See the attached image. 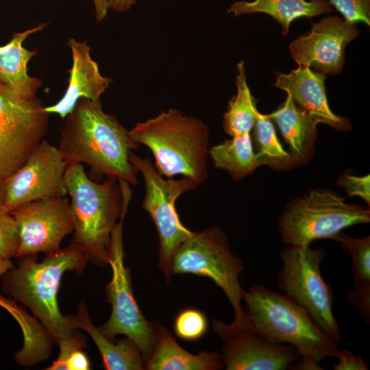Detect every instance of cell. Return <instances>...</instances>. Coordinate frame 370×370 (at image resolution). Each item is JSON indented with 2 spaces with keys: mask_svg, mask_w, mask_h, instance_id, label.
Returning <instances> with one entry per match:
<instances>
[{
  "mask_svg": "<svg viewBox=\"0 0 370 370\" xmlns=\"http://www.w3.org/2000/svg\"><path fill=\"white\" fill-rule=\"evenodd\" d=\"M64 119L57 147L68 165L85 163L97 175L137 185L129 158L139 144L100 101L81 99Z\"/></svg>",
  "mask_w": 370,
  "mask_h": 370,
  "instance_id": "obj_1",
  "label": "cell"
},
{
  "mask_svg": "<svg viewBox=\"0 0 370 370\" xmlns=\"http://www.w3.org/2000/svg\"><path fill=\"white\" fill-rule=\"evenodd\" d=\"M17 258V267L2 277L3 291L31 310L53 342L58 344L72 336L78 330L75 315L61 312L58 293L66 271L84 272L88 262L85 251L71 243L45 254L41 262L37 254Z\"/></svg>",
  "mask_w": 370,
  "mask_h": 370,
  "instance_id": "obj_2",
  "label": "cell"
},
{
  "mask_svg": "<svg viewBox=\"0 0 370 370\" xmlns=\"http://www.w3.org/2000/svg\"><path fill=\"white\" fill-rule=\"evenodd\" d=\"M244 301L247 327L269 343L293 347L301 357L295 369H323L319 363L339 349L338 343L284 294L254 284L245 291Z\"/></svg>",
  "mask_w": 370,
  "mask_h": 370,
  "instance_id": "obj_3",
  "label": "cell"
},
{
  "mask_svg": "<svg viewBox=\"0 0 370 370\" xmlns=\"http://www.w3.org/2000/svg\"><path fill=\"white\" fill-rule=\"evenodd\" d=\"M129 133L152 151L162 175H182L197 185L207 180L209 130L201 121L169 109L138 123Z\"/></svg>",
  "mask_w": 370,
  "mask_h": 370,
  "instance_id": "obj_4",
  "label": "cell"
},
{
  "mask_svg": "<svg viewBox=\"0 0 370 370\" xmlns=\"http://www.w3.org/2000/svg\"><path fill=\"white\" fill-rule=\"evenodd\" d=\"M64 180L73 223L71 243L83 249L91 264L105 267L112 233L123 210L120 184L112 177L95 182L79 163L67 166Z\"/></svg>",
  "mask_w": 370,
  "mask_h": 370,
  "instance_id": "obj_5",
  "label": "cell"
},
{
  "mask_svg": "<svg viewBox=\"0 0 370 370\" xmlns=\"http://www.w3.org/2000/svg\"><path fill=\"white\" fill-rule=\"evenodd\" d=\"M243 270V263L232 252L225 233L214 226L195 232L178 247L171 260L170 275L193 274L212 280L233 308L234 319L231 323L247 327L241 304L245 291L239 282Z\"/></svg>",
  "mask_w": 370,
  "mask_h": 370,
  "instance_id": "obj_6",
  "label": "cell"
},
{
  "mask_svg": "<svg viewBox=\"0 0 370 370\" xmlns=\"http://www.w3.org/2000/svg\"><path fill=\"white\" fill-rule=\"evenodd\" d=\"M369 221V209L347 204L330 191L312 190L287 207L279 226L285 244L308 247L317 239H334L344 229Z\"/></svg>",
  "mask_w": 370,
  "mask_h": 370,
  "instance_id": "obj_7",
  "label": "cell"
},
{
  "mask_svg": "<svg viewBox=\"0 0 370 370\" xmlns=\"http://www.w3.org/2000/svg\"><path fill=\"white\" fill-rule=\"evenodd\" d=\"M123 210L112 233L109 247L108 265L112 269V278L106 285V296L111 304V314L98 328L110 339H116L117 334L132 339L147 362L155 348L160 325L145 319L133 294L130 270L124 262L123 224L127 209Z\"/></svg>",
  "mask_w": 370,
  "mask_h": 370,
  "instance_id": "obj_8",
  "label": "cell"
},
{
  "mask_svg": "<svg viewBox=\"0 0 370 370\" xmlns=\"http://www.w3.org/2000/svg\"><path fill=\"white\" fill-rule=\"evenodd\" d=\"M325 256L323 250L310 247L284 249L280 254L282 266L278 287L303 308L330 338L339 343L341 332L332 310L333 292L320 270Z\"/></svg>",
  "mask_w": 370,
  "mask_h": 370,
  "instance_id": "obj_9",
  "label": "cell"
},
{
  "mask_svg": "<svg viewBox=\"0 0 370 370\" xmlns=\"http://www.w3.org/2000/svg\"><path fill=\"white\" fill-rule=\"evenodd\" d=\"M129 159L143 177L145 193L142 208L149 214L157 230L159 238L158 267L169 280L175 252L195 232L181 222L175 204L181 195L195 189L197 184L185 177L177 180L164 179L149 158H142L133 151L130 153Z\"/></svg>",
  "mask_w": 370,
  "mask_h": 370,
  "instance_id": "obj_10",
  "label": "cell"
},
{
  "mask_svg": "<svg viewBox=\"0 0 370 370\" xmlns=\"http://www.w3.org/2000/svg\"><path fill=\"white\" fill-rule=\"evenodd\" d=\"M49 114L37 97H23L0 84V180L18 169L44 139Z\"/></svg>",
  "mask_w": 370,
  "mask_h": 370,
  "instance_id": "obj_11",
  "label": "cell"
},
{
  "mask_svg": "<svg viewBox=\"0 0 370 370\" xmlns=\"http://www.w3.org/2000/svg\"><path fill=\"white\" fill-rule=\"evenodd\" d=\"M68 164L57 147L43 139L25 163L5 180L3 206L11 212L27 203L65 197Z\"/></svg>",
  "mask_w": 370,
  "mask_h": 370,
  "instance_id": "obj_12",
  "label": "cell"
},
{
  "mask_svg": "<svg viewBox=\"0 0 370 370\" xmlns=\"http://www.w3.org/2000/svg\"><path fill=\"white\" fill-rule=\"evenodd\" d=\"M10 212L19 230L16 258L53 252L60 248L62 239L73 231L70 201L65 197L35 200Z\"/></svg>",
  "mask_w": 370,
  "mask_h": 370,
  "instance_id": "obj_13",
  "label": "cell"
},
{
  "mask_svg": "<svg viewBox=\"0 0 370 370\" xmlns=\"http://www.w3.org/2000/svg\"><path fill=\"white\" fill-rule=\"evenodd\" d=\"M214 331L221 338V358L227 370H286L298 360L291 345L271 343L249 327L212 321Z\"/></svg>",
  "mask_w": 370,
  "mask_h": 370,
  "instance_id": "obj_14",
  "label": "cell"
},
{
  "mask_svg": "<svg viewBox=\"0 0 370 370\" xmlns=\"http://www.w3.org/2000/svg\"><path fill=\"white\" fill-rule=\"evenodd\" d=\"M358 34L356 23L336 16H328L313 23L307 34L292 42L291 54L298 65L336 75L342 69L345 47Z\"/></svg>",
  "mask_w": 370,
  "mask_h": 370,
  "instance_id": "obj_15",
  "label": "cell"
},
{
  "mask_svg": "<svg viewBox=\"0 0 370 370\" xmlns=\"http://www.w3.org/2000/svg\"><path fill=\"white\" fill-rule=\"evenodd\" d=\"M310 68L298 65L288 74L277 73L275 86L286 91L316 124H328L340 131L349 130L348 121L334 114L328 106L325 74L314 72Z\"/></svg>",
  "mask_w": 370,
  "mask_h": 370,
  "instance_id": "obj_16",
  "label": "cell"
},
{
  "mask_svg": "<svg viewBox=\"0 0 370 370\" xmlns=\"http://www.w3.org/2000/svg\"><path fill=\"white\" fill-rule=\"evenodd\" d=\"M73 64L69 70V84L62 99L53 106L45 107L49 114L64 119L81 99L100 101V96L109 87L110 79L99 72L97 63L90 56V48L85 42L73 38L68 41Z\"/></svg>",
  "mask_w": 370,
  "mask_h": 370,
  "instance_id": "obj_17",
  "label": "cell"
},
{
  "mask_svg": "<svg viewBox=\"0 0 370 370\" xmlns=\"http://www.w3.org/2000/svg\"><path fill=\"white\" fill-rule=\"evenodd\" d=\"M46 24H40L31 29L15 33L9 42L0 46V84L15 91L23 97H36L42 84L40 79L27 73V64L36 54L23 46V42L32 34L42 30Z\"/></svg>",
  "mask_w": 370,
  "mask_h": 370,
  "instance_id": "obj_18",
  "label": "cell"
},
{
  "mask_svg": "<svg viewBox=\"0 0 370 370\" xmlns=\"http://www.w3.org/2000/svg\"><path fill=\"white\" fill-rule=\"evenodd\" d=\"M75 319L77 329L86 332L97 347L106 370H143L145 360L136 344L130 338L116 340L103 335L90 317L86 304L82 301Z\"/></svg>",
  "mask_w": 370,
  "mask_h": 370,
  "instance_id": "obj_19",
  "label": "cell"
},
{
  "mask_svg": "<svg viewBox=\"0 0 370 370\" xmlns=\"http://www.w3.org/2000/svg\"><path fill=\"white\" fill-rule=\"evenodd\" d=\"M223 367L221 354L205 350L190 354L178 345L166 328L160 325L155 348L145 369L219 370Z\"/></svg>",
  "mask_w": 370,
  "mask_h": 370,
  "instance_id": "obj_20",
  "label": "cell"
},
{
  "mask_svg": "<svg viewBox=\"0 0 370 370\" xmlns=\"http://www.w3.org/2000/svg\"><path fill=\"white\" fill-rule=\"evenodd\" d=\"M332 5L327 0H254L236 1L227 10L234 16L255 12L272 16L282 27L285 36L293 21L301 16L312 17L332 12Z\"/></svg>",
  "mask_w": 370,
  "mask_h": 370,
  "instance_id": "obj_21",
  "label": "cell"
},
{
  "mask_svg": "<svg viewBox=\"0 0 370 370\" xmlns=\"http://www.w3.org/2000/svg\"><path fill=\"white\" fill-rule=\"evenodd\" d=\"M350 256L354 287L347 294L349 304L367 323H370V236L352 238L343 232L334 238Z\"/></svg>",
  "mask_w": 370,
  "mask_h": 370,
  "instance_id": "obj_22",
  "label": "cell"
},
{
  "mask_svg": "<svg viewBox=\"0 0 370 370\" xmlns=\"http://www.w3.org/2000/svg\"><path fill=\"white\" fill-rule=\"evenodd\" d=\"M266 115L276 123L293 155L303 156L316 136L317 124L288 94L280 107Z\"/></svg>",
  "mask_w": 370,
  "mask_h": 370,
  "instance_id": "obj_23",
  "label": "cell"
},
{
  "mask_svg": "<svg viewBox=\"0 0 370 370\" xmlns=\"http://www.w3.org/2000/svg\"><path fill=\"white\" fill-rule=\"evenodd\" d=\"M208 156L217 168L227 171L235 180L243 178L262 164L254 151L250 133L232 136L210 147Z\"/></svg>",
  "mask_w": 370,
  "mask_h": 370,
  "instance_id": "obj_24",
  "label": "cell"
},
{
  "mask_svg": "<svg viewBox=\"0 0 370 370\" xmlns=\"http://www.w3.org/2000/svg\"><path fill=\"white\" fill-rule=\"evenodd\" d=\"M237 70V94L230 101L223 123L224 131L232 136L250 133L258 112L247 84L243 62L238 64Z\"/></svg>",
  "mask_w": 370,
  "mask_h": 370,
  "instance_id": "obj_25",
  "label": "cell"
},
{
  "mask_svg": "<svg viewBox=\"0 0 370 370\" xmlns=\"http://www.w3.org/2000/svg\"><path fill=\"white\" fill-rule=\"evenodd\" d=\"M254 136L258 147L257 154L262 164L279 163L291 158L280 143L273 125L266 114L257 112Z\"/></svg>",
  "mask_w": 370,
  "mask_h": 370,
  "instance_id": "obj_26",
  "label": "cell"
},
{
  "mask_svg": "<svg viewBox=\"0 0 370 370\" xmlns=\"http://www.w3.org/2000/svg\"><path fill=\"white\" fill-rule=\"evenodd\" d=\"M173 328L179 338L188 341H197L206 332L208 320L202 312L188 308L177 315Z\"/></svg>",
  "mask_w": 370,
  "mask_h": 370,
  "instance_id": "obj_27",
  "label": "cell"
},
{
  "mask_svg": "<svg viewBox=\"0 0 370 370\" xmlns=\"http://www.w3.org/2000/svg\"><path fill=\"white\" fill-rule=\"evenodd\" d=\"M19 246L17 222L3 206H0V254L11 259L16 257Z\"/></svg>",
  "mask_w": 370,
  "mask_h": 370,
  "instance_id": "obj_28",
  "label": "cell"
},
{
  "mask_svg": "<svg viewBox=\"0 0 370 370\" xmlns=\"http://www.w3.org/2000/svg\"><path fill=\"white\" fill-rule=\"evenodd\" d=\"M346 21L370 24V0H330Z\"/></svg>",
  "mask_w": 370,
  "mask_h": 370,
  "instance_id": "obj_29",
  "label": "cell"
},
{
  "mask_svg": "<svg viewBox=\"0 0 370 370\" xmlns=\"http://www.w3.org/2000/svg\"><path fill=\"white\" fill-rule=\"evenodd\" d=\"M60 353L58 358L46 370H67L66 362L71 354L77 349H86L88 344L86 336L77 330L72 336L58 343Z\"/></svg>",
  "mask_w": 370,
  "mask_h": 370,
  "instance_id": "obj_30",
  "label": "cell"
},
{
  "mask_svg": "<svg viewBox=\"0 0 370 370\" xmlns=\"http://www.w3.org/2000/svg\"><path fill=\"white\" fill-rule=\"evenodd\" d=\"M339 184L344 188L349 196H359L369 205V175L357 177L345 174L339 179Z\"/></svg>",
  "mask_w": 370,
  "mask_h": 370,
  "instance_id": "obj_31",
  "label": "cell"
},
{
  "mask_svg": "<svg viewBox=\"0 0 370 370\" xmlns=\"http://www.w3.org/2000/svg\"><path fill=\"white\" fill-rule=\"evenodd\" d=\"M338 362L333 366L334 370H367L368 366L360 356H356L347 349H338L335 356Z\"/></svg>",
  "mask_w": 370,
  "mask_h": 370,
  "instance_id": "obj_32",
  "label": "cell"
},
{
  "mask_svg": "<svg viewBox=\"0 0 370 370\" xmlns=\"http://www.w3.org/2000/svg\"><path fill=\"white\" fill-rule=\"evenodd\" d=\"M67 370H89L90 362L84 349L75 350L69 356L66 362Z\"/></svg>",
  "mask_w": 370,
  "mask_h": 370,
  "instance_id": "obj_33",
  "label": "cell"
},
{
  "mask_svg": "<svg viewBox=\"0 0 370 370\" xmlns=\"http://www.w3.org/2000/svg\"><path fill=\"white\" fill-rule=\"evenodd\" d=\"M97 21L103 20L109 9L108 0H93Z\"/></svg>",
  "mask_w": 370,
  "mask_h": 370,
  "instance_id": "obj_34",
  "label": "cell"
},
{
  "mask_svg": "<svg viewBox=\"0 0 370 370\" xmlns=\"http://www.w3.org/2000/svg\"><path fill=\"white\" fill-rule=\"evenodd\" d=\"M136 0H108L109 8L116 12L127 10L135 3Z\"/></svg>",
  "mask_w": 370,
  "mask_h": 370,
  "instance_id": "obj_35",
  "label": "cell"
},
{
  "mask_svg": "<svg viewBox=\"0 0 370 370\" xmlns=\"http://www.w3.org/2000/svg\"><path fill=\"white\" fill-rule=\"evenodd\" d=\"M14 267L11 259L7 258L0 254V278H2Z\"/></svg>",
  "mask_w": 370,
  "mask_h": 370,
  "instance_id": "obj_36",
  "label": "cell"
},
{
  "mask_svg": "<svg viewBox=\"0 0 370 370\" xmlns=\"http://www.w3.org/2000/svg\"><path fill=\"white\" fill-rule=\"evenodd\" d=\"M5 181L0 180V206H3L5 197Z\"/></svg>",
  "mask_w": 370,
  "mask_h": 370,
  "instance_id": "obj_37",
  "label": "cell"
}]
</instances>
